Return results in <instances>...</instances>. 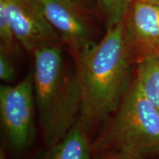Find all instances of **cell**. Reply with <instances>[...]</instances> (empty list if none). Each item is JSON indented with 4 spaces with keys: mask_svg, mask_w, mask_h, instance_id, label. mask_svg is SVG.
Returning <instances> with one entry per match:
<instances>
[{
    "mask_svg": "<svg viewBox=\"0 0 159 159\" xmlns=\"http://www.w3.org/2000/svg\"><path fill=\"white\" fill-rule=\"evenodd\" d=\"M124 24L134 61L159 55V3L132 0Z\"/></svg>",
    "mask_w": 159,
    "mask_h": 159,
    "instance_id": "52a82bcc",
    "label": "cell"
},
{
    "mask_svg": "<svg viewBox=\"0 0 159 159\" xmlns=\"http://www.w3.org/2000/svg\"><path fill=\"white\" fill-rule=\"evenodd\" d=\"M95 159H134V158L125 156H123V155L111 152V153H108V154L103 155V156H99L98 158L97 157Z\"/></svg>",
    "mask_w": 159,
    "mask_h": 159,
    "instance_id": "4fadbf2b",
    "label": "cell"
},
{
    "mask_svg": "<svg viewBox=\"0 0 159 159\" xmlns=\"http://www.w3.org/2000/svg\"><path fill=\"white\" fill-rule=\"evenodd\" d=\"M103 11L107 28L124 21L132 0H97Z\"/></svg>",
    "mask_w": 159,
    "mask_h": 159,
    "instance_id": "30bf717a",
    "label": "cell"
},
{
    "mask_svg": "<svg viewBox=\"0 0 159 159\" xmlns=\"http://www.w3.org/2000/svg\"><path fill=\"white\" fill-rule=\"evenodd\" d=\"M16 71L10 56L0 51V79L6 83H11L15 78Z\"/></svg>",
    "mask_w": 159,
    "mask_h": 159,
    "instance_id": "7c38bea8",
    "label": "cell"
},
{
    "mask_svg": "<svg viewBox=\"0 0 159 159\" xmlns=\"http://www.w3.org/2000/svg\"><path fill=\"white\" fill-rule=\"evenodd\" d=\"M35 99L33 75L15 85L0 86V119L7 142L14 150L22 151L35 137Z\"/></svg>",
    "mask_w": 159,
    "mask_h": 159,
    "instance_id": "277c9868",
    "label": "cell"
},
{
    "mask_svg": "<svg viewBox=\"0 0 159 159\" xmlns=\"http://www.w3.org/2000/svg\"><path fill=\"white\" fill-rule=\"evenodd\" d=\"M0 9L18 42L30 53L43 46L61 42L46 16L41 0H0Z\"/></svg>",
    "mask_w": 159,
    "mask_h": 159,
    "instance_id": "8992f818",
    "label": "cell"
},
{
    "mask_svg": "<svg viewBox=\"0 0 159 159\" xmlns=\"http://www.w3.org/2000/svg\"><path fill=\"white\" fill-rule=\"evenodd\" d=\"M75 61L81 97L79 121L89 133L116 112L126 94L134 60L124 21L107 28L104 37Z\"/></svg>",
    "mask_w": 159,
    "mask_h": 159,
    "instance_id": "6da1fadb",
    "label": "cell"
},
{
    "mask_svg": "<svg viewBox=\"0 0 159 159\" xmlns=\"http://www.w3.org/2000/svg\"><path fill=\"white\" fill-rule=\"evenodd\" d=\"M16 35L3 10L0 9V51L8 55L13 54L18 49Z\"/></svg>",
    "mask_w": 159,
    "mask_h": 159,
    "instance_id": "8fae6325",
    "label": "cell"
},
{
    "mask_svg": "<svg viewBox=\"0 0 159 159\" xmlns=\"http://www.w3.org/2000/svg\"><path fill=\"white\" fill-rule=\"evenodd\" d=\"M33 71L35 105L45 145L52 148L80 118V90L76 66L65 64L61 43L35 49Z\"/></svg>",
    "mask_w": 159,
    "mask_h": 159,
    "instance_id": "7a4b0ae2",
    "label": "cell"
},
{
    "mask_svg": "<svg viewBox=\"0 0 159 159\" xmlns=\"http://www.w3.org/2000/svg\"><path fill=\"white\" fill-rule=\"evenodd\" d=\"M89 133L78 121L56 144L48 149L44 159H91Z\"/></svg>",
    "mask_w": 159,
    "mask_h": 159,
    "instance_id": "ba28073f",
    "label": "cell"
},
{
    "mask_svg": "<svg viewBox=\"0 0 159 159\" xmlns=\"http://www.w3.org/2000/svg\"><path fill=\"white\" fill-rule=\"evenodd\" d=\"M142 1H147V2H150L159 3V0H142Z\"/></svg>",
    "mask_w": 159,
    "mask_h": 159,
    "instance_id": "2e32d148",
    "label": "cell"
},
{
    "mask_svg": "<svg viewBox=\"0 0 159 159\" xmlns=\"http://www.w3.org/2000/svg\"><path fill=\"white\" fill-rule=\"evenodd\" d=\"M135 81L145 97L159 111V55L137 61Z\"/></svg>",
    "mask_w": 159,
    "mask_h": 159,
    "instance_id": "9c48e42d",
    "label": "cell"
},
{
    "mask_svg": "<svg viewBox=\"0 0 159 159\" xmlns=\"http://www.w3.org/2000/svg\"><path fill=\"white\" fill-rule=\"evenodd\" d=\"M92 149L132 158L159 149V111L142 94L136 81Z\"/></svg>",
    "mask_w": 159,
    "mask_h": 159,
    "instance_id": "3957f363",
    "label": "cell"
},
{
    "mask_svg": "<svg viewBox=\"0 0 159 159\" xmlns=\"http://www.w3.org/2000/svg\"><path fill=\"white\" fill-rule=\"evenodd\" d=\"M0 159H6L5 153L2 149H1V150H0Z\"/></svg>",
    "mask_w": 159,
    "mask_h": 159,
    "instance_id": "9a60e30c",
    "label": "cell"
},
{
    "mask_svg": "<svg viewBox=\"0 0 159 159\" xmlns=\"http://www.w3.org/2000/svg\"><path fill=\"white\" fill-rule=\"evenodd\" d=\"M46 16L60 40L78 59L96 44L91 21L77 0H41Z\"/></svg>",
    "mask_w": 159,
    "mask_h": 159,
    "instance_id": "5b68a950",
    "label": "cell"
},
{
    "mask_svg": "<svg viewBox=\"0 0 159 159\" xmlns=\"http://www.w3.org/2000/svg\"><path fill=\"white\" fill-rule=\"evenodd\" d=\"M77 1L87 9H91L93 3H94V0H77Z\"/></svg>",
    "mask_w": 159,
    "mask_h": 159,
    "instance_id": "5bb4252c",
    "label": "cell"
}]
</instances>
